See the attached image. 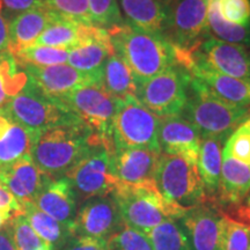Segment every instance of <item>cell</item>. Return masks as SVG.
Segmentation results:
<instances>
[{
  "instance_id": "obj_1",
  "label": "cell",
  "mask_w": 250,
  "mask_h": 250,
  "mask_svg": "<svg viewBox=\"0 0 250 250\" xmlns=\"http://www.w3.org/2000/svg\"><path fill=\"white\" fill-rule=\"evenodd\" d=\"M101 139L83 123L61 125L43 131L31 148L30 156L46 176L66 175Z\"/></svg>"
},
{
  "instance_id": "obj_2",
  "label": "cell",
  "mask_w": 250,
  "mask_h": 250,
  "mask_svg": "<svg viewBox=\"0 0 250 250\" xmlns=\"http://www.w3.org/2000/svg\"><path fill=\"white\" fill-rule=\"evenodd\" d=\"M108 31L115 52L132 72L136 85L176 65L173 46L161 34L143 30L126 21Z\"/></svg>"
},
{
  "instance_id": "obj_3",
  "label": "cell",
  "mask_w": 250,
  "mask_h": 250,
  "mask_svg": "<svg viewBox=\"0 0 250 250\" xmlns=\"http://www.w3.org/2000/svg\"><path fill=\"white\" fill-rule=\"evenodd\" d=\"M182 115L195 125L202 139L226 140L240 124L249 120L250 108L218 99L201 81L190 76L188 101Z\"/></svg>"
},
{
  "instance_id": "obj_4",
  "label": "cell",
  "mask_w": 250,
  "mask_h": 250,
  "mask_svg": "<svg viewBox=\"0 0 250 250\" xmlns=\"http://www.w3.org/2000/svg\"><path fill=\"white\" fill-rule=\"evenodd\" d=\"M111 197L116 202L124 224L144 233L166 220L182 219L188 212L166 201L155 182L137 186L118 182Z\"/></svg>"
},
{
  "instance_id": "obj_5",
  "label": "cell",
  "mask_w": 250,
  "mask_h": 250,
  "mask_svg": "<svg viewBox=\"0 0 250 250\" xmlns=\"http://www.w3.org/2000/svg\"><path fill=\"white\" fill-rule=\"evenodd\" d=\"M0 111L36 138L51 127L83 123L64 103L46 96L29 79Z\"/></svg>"
},
{
  "instance_id": "obj_6",
  "label": "cell",
  "mask_w": 250,
  "mask_h": 250,
  "mask_svg": "<svg viewBox=\"0 0 250 250\" xmlns=\"http://www.w3.org/2000/svg\"><path fill=\"white\" fill-rule=\"evenodd\" d=\"M154 182L166 201L184 210L208 202L197 164L181 156L161 153Z\"/></svg>"
},
{
  "instance_id": "obj_7",
  "label": "cell",
  "mask_w": 250,
  "mask_h": 250,
  "mask_svg": "<svg viewBox=\"0 0 250 250\" xmlns=\"http://www.w3.org/2000/svg\"><path fill=\"white\" fill-rule=\"evenodd\" d=\"M116 104L112 121L115 149L147 148L161 152L158 140L160 117L148 110L136 95L116 100Z\"/></svg>"
},
{
  "instance_id": "obj_8",
  "label": "cell",
  "mask_w": 250,
  "mask_h": 250,
  "mask_svg": "<svg viewBox=\"0 0 250 250\" xmlns=\"http://www.w3.org/2000/svg\"><path fill=\"white\" fill-rule=\"evenodd\" d=\"M189 80L190 74L186 68L173 65L138 83L136 96L158 117L182 115L188 101Z\"/></svg>"
},
{
  "instance_id": "obj_9",
  "label": "cell",
  "mask_w": 250,
  "mask_h": 250,
  "mask_svg": "<svg viewBox=\"0 0 250 250\" xmlns=\"http://www.w3.org/2000/svg\"><path fill=\"white\" fill-rule=\"evenodd\" d=\"M86 126H88L109 149L115 152L112 121L116 114V100L99 83L83 85L61 99Z\"/></svg>"
},
{
  "instance_id": "obj_10",
  "label": "cell",
  "mask_w": 250,
  "mask_h": 250,
  "mask_svg": "<svg viewBox=\"0 0 250 250\" xmlns=\"http://www.w3.org/2000/svg\"><path fill=\"white\" fill-rule=\"evenodd\" d=\"M208 0H170L164 36L175 52L191 54L208 35Z\"/></svg>"
},
{
  "instance_id": "obj_11",
  "label": "cell",
  "mask_w": 250,
  "mask_h": 250,
  "mask_svg": "<svg viewBox=\"0 0 250 250\" xmlns=\"http://www.w3.org/2000/svg\"><path fill=\"white\" fill-rule=\"evenodd\" d=\"M112 154L103 143H98L65 175L70 181L78 199L109 196L114 192L118 180L112 169Z\"/></svg>"
},
{
  "instance_id": "obj_12",
  "label": "cell",
  "mask_w": 250,
  "mask_h": 250,
  "mask_svg": "<svg viewBox=\"0 0 250 250\" xmlns=\"http://www.w3.org/2000/svg\"><path fill=\"white\" fill-rule=\"evenodd\" d=\"M118 206L109 196L92 197L78 208L72 233L73 235L109 240L124 226Z\"/></svg>"
},
{
  "instance_id": "obj_13",
  "label": "cell",
  "mask_w": 250,
  "mask_h": 250,
  "mask_svg": "<svg viewBox=\"0 0 250 250\" xmlns=\"http://www.w3.org/2000/svg\"><path fill=\"white\" fill-rule=\"evenodd\" d=\"M192 54L220 73L250 81V50L247 46L208 36Z\"/></svg>"
},
{
  "instance_id": "obj_14",
  "label": "cell",
  "mask_w": 250,
  "mask_h": 250,
  "mask_svg": "<svg viewBox=\"0 0 250 250\" xmlns=\"http://www.w3.org/2000/svg\"><path fill=\"white\" fill-rule=\"evenodd\" d=\"M28 79L46 96L61 101V99L78 87L99 83V78L78 71L68 64L35 66L21 65Z\"/></svg>"
},
{
  "instance_id": "obj_15",
  "label": "cell",
  "mask_w": 250,
  "mask_h": 250,
  "mask_svg": "<svg viewBox=\"0 0 250 250\" xmlns=\"http://www.w3.org/2000/svg\"><path fill=\"white\" fill-rule=\"evenodd\" d=\"M182 227L191 250H223L225 217L220 210L203 204L182 218Z\"/></svg>"
},
{
  "instance_id": "obj_16",
  "label": "cell",
  "mask_w": 250,
  "mask_h": 250,
  "mask_svg": "<svg viewBox=\"0 0 250 250\" xmlns=\"http://www.w3.org/2000/svg\"><path fill=\"white\" fill-rule=\"evenodd\" d=\"M158 140L161 153L181 156L193 164L198 162L202 137L183 115L160 117Z\"/></svg>"
},
{
  "instance_id": "obj_17",
  "label": "cell",
  "mask_w": 250,
  "mask_h": 250,
  "mask_svg": "<svg viewBox=\"0 0 250 250\" xmlns=\"http://www.w3.org/2000/svg\"><path fill=\"white\" fill-rule=\"evenodd\" d=\"M187 71L190 76L201 81L218 99L232 104L250 108V81L220 73L193 54H191V61Z\"/></svg>"
},
{
  "instance_id": "obj_18",
  "label": "cell",
  "mask_w": 250,
  "mask_h": 250,
  "mask_svg": "<svg viewBox=\"0 0 250 250\" xmlns=\"http://www.w3.org/2000/svg\"><path fill=\"white\" fill-rule=\"evenodd\" d=\"M33 203L41 211L72 230L78 212V196L66 177H48Z\"/></svg>"
},
{
  "instance_id": "obj_19",
  "label": "cell",
  "mask_w": 250,
  "mask_h": 250,
  "mask_svg": "<svg viewBox=\"0 0 250 250\" xmlns=\"http://www.w3.org/2000/svg\"><path fill=\"white\" fill-rule=\"evenodd\" d=\"M114 52L109 31L90 26L83 42L77 48L68 50L67 64L78 71L99 78L101 81L103 65Z\"/></svg>"
},
{
  "instance_id": "obj_20",
  "label": "cell",
  "mask_w": 250,
  "mask_h": 250,
  "mask_svg": "<svg viewBox=\"0 0 250 250\" xmlns=\"http://www.w3.org/2000/svg\"><path fill=\"white\" fill-rule=\"evenodd\" d=\"M161 152L147 148L115 149L112 169L118 182L124 184H146L154 182Z\"/></svg>"
},
{
  "instance_id": "obj_21",
  "label": "cell",
  "mask_w": 250,
  "mask_h": 250,
  "mask_svg": "<svg viewBox=\"0 0 250 250\" xmlns=\"http://www.w3.org/2000/svg\"><path fill=\"white\" fill-rule=\"evenodd\" d=\"M48 177L36 167L30 155L0 168V184L15 197L20 205L34 202Z\"/></svg>"
},
{
  "instance_id": "obj_22",
  "label": "cell",
  "mask_w": 250,
  "mask_h": 250,
  "mask_svg": "<svg viewBox=\"0 0 250 250\" xmlns=\"http://www.w3.org/2000/svg\"><path fill=\"white\" fill-rule=\"evenodd\" d=\"M55 15L46 7L33 8L15 15L8 27V51L15 55L20 50L34 45Z\"/></svg>"
},
{
  "instance_id": "obj_23",
  "label": "cell",
  "mask_w": 250,
  "mask_h": 250,
  "mask_svg": "<svg viewBox=\"0 0 250 250\" xmlns=\"http://www.w3.org/2000/svg\"><path fill=\"white\" fill-rule=\"evenodd\" d=\"M250 191V167L223 152L221 177L214 199L221 208L236 205Z\"/></svg>"
},
{
  "instance_id": "obj_24",
  "label": "cell",
  "mask_w": 250,
  "mask_h": 250,
  "mask_svg": "<svg viewBox=\"0 0 250 250\" xmlns=\"http://www.w3.org/2000/svg\"><path fill=\"white\" fill-rule=\"evenodd\" d=\"M118 2L124 21L164 36L170 0H118Z\"/></svg>"
},
{
  "instance_id": "obj_25",
  "label": "cell",
  "mask_w": 250,
  "mask_h": 250,
  "mask_svg": "<svg viewBox=\"0 0 250 250\" xmlns=\"http://www.w3.org/2000/svg\"><path fill=\"white\" fill-rule=\"evenodd\" d=\"M36 137L0 111V168L30 155Z\"/></svg>"
},
{
  "instance_id": "obj_26",
  "label": "cell",
  "mask_w": 250,
  "mask_h": 250,
  "mask_svg": "<svg viewBox=\"0 0 250 250\" xmlns=\"http://www.w3.org/2000/svg\"><path fill=\"white\" fill-rule=\"evenodd\" d=\"M226 142L218 138H204L201 143L198 167L206 197L214 199L217 196L221 177V165H223V144Z\"/></svg>"
},
{
  "instance_id": "obj_27",
  "label": "cell",
  "mask_w": 250,
  "mask_h": 250,
  "mask_svg": "<svg viewBox=\"0 0 250 250\" xmlns=\"http://www.w3.org/2000/svg\"><path fill=\"white\" fill-rule=\"evenodd\" d=\"M100 85L114 100L136 95L137 85L132 72L116 52L109 56L103 65Z\"/></svg>"
},
{
  "instance_id": "obj_28",
  "label": "cell",
  "mask_w": 250,
  "mask_h": 250,
  "mask_svg": "<svg viewBox=\"0 0 250 250\" xmlns=\"http://www.w3.org/2000/svg\"><path fill=\"white\" fill-rule=\"evenodd\" d=\"M89 27L56 14L54 20L49 23L34 44L71 50L77 48L83 42Z\"/></svg>"
},
{
  "instance_id": "obj_29",
  "label": "cell",
  "mask_w": 250,
  "mask_h": 250,
  "mask_svg": "<svg viewBox=\"0 0 250 250\" xmlns=\"http://www.w3.org/2000/svg\"><path fill=\"white\" fill-rule=\"evenodd\" d=\"M21 208H22L21 213L27 219L34 232L45 242L54 246L56 250L61 249L65 242L73 235L70 227L58 223L54 218L41 211L33 202L24 203Z\"/></svg>"
},
{
  "instance_id": "obj_30",
  "label": "cell",
  "mask_w": 250,
  "mask_h": 250,
  "mask_svg": "<svg viewBox=\"0 0 250 250\" xmlns=\"http://www.w3.org/2000/svg\"><path fill=\"white\" fill-rule=\"evenodd\" d=\"M208 27L217 39L233 44L250 46V24L240 26L230 23L219 13L217 0H208Z\"/></svg>"
},
{
  "instance_id": "obj_31",
  "label": "cell",
  "mask_w": 250,
  "mask_h": 250,
  "mask_svg": "<svg viewBox=\"0 0 250 250\" xmlns=\"http://www.w3.org/2000/svg\"><path fill=\"white\" fill-rule=\"evenodd\" d=\"M7 230L15 250H56L54 246L45 242L34 232L22 213L15 214L6 224Z\"/></svg>"
},
{
  "instance_id": "obj_32",
  "label": "cell",
  "mask_w": 250,
  "mask_h": 250,
  "mask_svg": "<svg viewBox=\"0 0 250 250\" xmlns=\"http://www.w3.org/2000/svg\"><path fill=\"white\" fill-rule=\"evenodd\" d=\"M145 234L154 250H191L183 227L175 220H166Z\"/></svg>"
},
{
  "instance_id": "obj_33",
  "label": "cell",
  "mask_w": 250,
  "mask_h": 250,
  "mask_svg": "<svg viewBox=\"0 0 250 250\" xmlns=\"http://www.w3.org/2000/svg\"><path fill=\"white\" fill-rule=\"evenodd\" d=\"M27 81V74L24 71H19V65L11 52L0 55V109L26 85Z\"/></svg>"
},
{
  "instance_id": "obj_34",
  "label": "cell",
  "mask_w": 250,
  "mask_h": 250,
  "mask_svg": "<svg viewBox=\"0 0 250 250\" xmlns=\"http://www.w3.org/2000/svg\"><path fill=\"white\" fill-rule=\"evenodd\" d=\"M13 57L18 65L51 66V65L66 64L68 50L34 44L20 50L13 55Z\"/></svg>"
},
{
  "instance_id": "obj_35",
  "label": "cell",
  "mask_w": 250,
  "mask_h": 250,
  "mask_svg": "<svg viewBox=\"0 0 250 250\" xmlns=\"http://www.w3.org/2000/svg\"><path fill=\"white\" fill-rule=\"evenodd\" d=\"M93 26L114 29L124 23L117 0H88Z\"/></svg>"
},
{
  "instance_id": "obj_36",
  "label": "cell",
  "mask_w": 250,
  "mask_h": 250,
  "mask_svg": "<svg viewBox=\"0 0 250 250\" xmlns=\"http://www.w3.org/2000/svg\"><path fill=\"white\" fill-rule=\"evenodd\" d=\"M49 11L83 26H93L88 0H43Z\"/></svg>"
},
{
  "instance_id": "obj_37",
  "label": "cell",
  "mask_w": 250,
  "mask_h": 250,
  "mask_svg": "<svg viewBox=\"0 0 250 250\" xmlns=\"http://www.w3.org/2000/svg\"><path fill=\"white\" fill-rule=\"evenodd\" d=\"M223 152L250 167V118L230 133L225 142Z\"/></svg>"
},
{
  "instance_id": "obj_38",
  "label": "cell",
  "mask_w": 250,
  "mask_h": 250,
  "mask_svg": "<svg viewBox=\"0 0 250 250\" xmlns=\"http://www.w3.org/2000/svg\"><path fill=\"white\" fill-rule=\"evenodd\" d=\"M109 242L112 250H154L145 233L126 225L115 233Z\"/></svg>"
},
{
  "instance_id": "obj_39",
  "label": "cell",
  "mask_w": 250,
  "mask_h": 250,
  "mask_svg": "<svg viewBox=\"0 0 250 250\" xmlns=\"http://www.w3.org/2000/svg\"><path fill=\"white\" fill-rule=\"evenodd\" d=\"M249 246L250 227L225 217L223 250H248Z\"/></svg>"
},
{
  "instance_id": "obj_40",
  "label": "cell",
  "mask_w": 250,
  "mask_h": 250,
  "mask_svg": "<svg viewBox=\"0 0 250 250\" xmlns=\"http://www.w3.org/2000/svg\"><path fill=\"white\" fill-rule=\"evenodd\" d=\"M217 4L219 13L228 22L250 24V0H217Z\"/></svg>"
},
{
  "instance_id": "obj_41",
  "label": "cell",
  "mask_w": 250,
  "mask_h": 250,
  "mask_svg": "<svg viewBox=\"0 0 250 250\" xmlns=\"http://www.w3.org/2000/svg\"><path fill=\"white\" fill-rule=\"evenodd\" d=\"M59 250H112L107 239L72 235Z\"/></svg>"
},
{
  "instance_id": "obj_42",
  "label": "cell",
  "mask_w": 250,
  "mask_h": 250,
  "mask_svg": "<svg viewBox=\"0 0 250 250\" xmlns=\"http://www.w3.org/2000/svg\"><path fill=\"white\" fill-rule=\"evenodd\" d=\"M0 2L9 11L18 12V13H22L33 8L45 7L43 0H0Z\"/></svg>"
},
{
  "instance_id": "obj_43",
  "label": "cell",
  "mask_w": 250,
  "mask_h": 250,
  "mask_svg": "<svg viewBox=\"0 0 250 250\" xmlns=\"http://www.w3.org/2000/svg\"><path fill=\"white\" fill-rule=\"evenodd\" d=\"M1 2H0V55L7 54L8 51V26L6 19L1 13Z\"/></svg>"
},
{
  "instance_id": "obj_44",
  "label": "cell",
  "mask_w": 250,
  "mask_h": 250,
  "mask_svg": "<svg viewBox=\"0 0 250 250\" xmlns=\"http://www.w3.org/2000/svg\"><path fill=\"white\" fill-rule=\"evenodd\" d=\"M0 250H15L13 242L5 227L0 230Z\"/></svg>"
},
{
  "instance_id": "obj_45",
  "label": "cell",
  "mask_w": 250,
  "mask_h": 250,
  "mask_svg": "<svg viewBox=\"0 0 250 250\" xmlns=\"http://www.w3.org/2000/svg\"><path fill=\"white\" fill-rule=\"evenodd\" d=\"M15 214H18V213H13V212L0 210V230H1L2 228L6 226V224H7L8 221L11 220V219L13 218Z\"/></svg>"
},
{
  "instance_id": "obj_46",
  "label": "cell",
  "mask_w": 250,
  "mask_h": 250,
  "mask_svg": "<svg viewBox=\"0 0 250 250\" xmlns=\"http://www.w3.org/2000/svg\"><path fill=\"white\" fill-rule=\"evenodd\" d=\"M245 199H246V201H248V203L250 204V191H249L248 195H247V196L245 197Z\"/></svg>"
},
{
  "instance_id": "obj_47",
  "label": "cell",
  "mask_w": 250,
  "mask_h": 250,
  "mask_svg": "<svg viewBox=\"0 0 250 250\" xmlns=\"http://www.w3.org/2000/svg\"><path fill=\"white\" fill-rule=\"evenodd\" d=\"M248 250H250V246H249V248H248Z\"/></svg>"
}]
</instances>
